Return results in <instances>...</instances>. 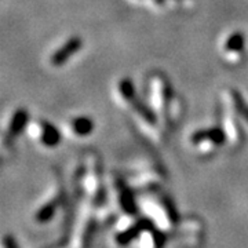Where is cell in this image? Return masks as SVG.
I'll return each instance as SVG.
<instances>
[{
	"label": "cell",
	"instance_id": "obj_9",
	"mask_svg": "<svg viewBox=\"0 0 248 248\" xmlns=\"http://www.w3.org/2000/svg\"><path fill=\"white\" fill-rule=\"evenodd\" d=\"M3 246H4V248H18L17 243L13 239V236H6L3 240Z\"/></svg>",
	"mask_w": 248,
	"mask_h": 248
},
{
	"label": "cell",
	"instance_id": "obj_8",
	"mask_svg": "<svg viewBox=\"0 0 248 248\" xmlns=\"http://www.w3.org/2000/svg\"><path fill=\"white\" fill-rule=\"evenodd\" d=\"M57 205H58V203H57V202H51V203H48L47 205H45V207H42V208L39 210L37 215H36L37 221H40V222L48 221V219L53 217L54 210L57 208Z\"/></svg>",
	"mask_w": 248,
	"mask_h": 248
},
{
	"label": "cell",
	"instance_id": "obj_1",
	"mask_svg": "<svg viewBox=\"0 0 248 248\" xmlns=\"http://www.w3.org/2000/svg\"><path fill=\"white\" fill-rule=\"evenodd\" d=\"M81 46H83L81 37H79V36L71 37L57 53H54L51 55V60H50L51 65H54V66H61V65H63L65 62L71 58L73 54H76L79 51L80 48H81Z\"/></svg>",
	"mask_w": 248,
	"mask_h": 248
},
{
	"label": "cell",
	"instance_id": "obj_7",
	"mask_svg": "<svg viewBox=\"0 0 248 248\" xmlns=\"http://www.w3.org/2000/svg\"><path fill=\"white\" fill-rule=\"evenodd\" d=\"M232 98H233V101H234V108H236V110L239 112V115L241 116V117L246 119V122L248 123V105L246 104V101L243 99V97L240 95L239 91H236V90L232 91Z\"/></svg>",
	"mask_w": 248,
	"mask_h": 248
},
{
	"label": "cell",
	"instance_id": "obj_2",
	"mask_svg": "<svg viewBox=\"0 0 248 248\" xmlns=\"http://www.w3.org/2000/svg\"><path fill=\"white\" fill-rule=\"evenodd\" d=\"M203 141H211L214 145H223L225 143V134L219 127L207 128V130H199L192 135L193 143H200Z\"/></svg>",
	"mask_w": 248,
	"mask_h": 248
},
{
	"label": "cell",
	"instance_id": "obj_5",
	"mask_svg": "<svg viewBox=\"0 0 248 248\" xmlns=\"http://www.w3.org/2000/svg\"><path fill=\"white\" fill-rule=\"evenodd\" d=\"M72 128L73 131L78 134V135H89V134L93 133L94 130V123L90 117H84V116H80V117H76L73 122H72Z\"/></svg>",
	"mask_w": 248,
	"mask_h": 248
},
{
	"label": "cell",
	"instance_id": "obj_4",
	"mask_svg": "<svg viewBox=\"0 0 248 248\" xmlns=\"http://www.w3.org/2000/svg\"><path fill=\"white\" fill-rule=\"evenodd\" d=\"M42 142L46 146H55L61 141V134L48 122H42Z\"/></svg>",
	"mask_w": 248,
	"mask_h": 248
},
{
	"label": "cell",
	"instance_id": "obj_3",
	"mask_svg": "<svg viewBox=\"0 0 248 248\" xmlns=\"http://www.w3.org/2000/svg\"><path fill=\"white\" fill-rule=\"evenodd\" d=\"M28 119H29V115H28L27 109H24V108L18 109L11 119L9 133H7V140H14L24 131V128L28 123Z\"/></svg>",
	"mask_w": 248,
	"mask_h": 248
},
{
	"label": "cell",
	"instance_id": "obj_6",
	"mask_svg": "<svg viewBox=\"0 0 248 248\" xmlns=\"http://www.w3.org/2000/svg\"><path fill=\"white\" fill-rule=\"evenodd\" d=\"M246 45V36L243 32H234L233 35L229 36L226 45H225V50L228 53H240Z\"/></svg>",
	"mask_w": 248,
	"mask_h": 248
}]
</instances>
